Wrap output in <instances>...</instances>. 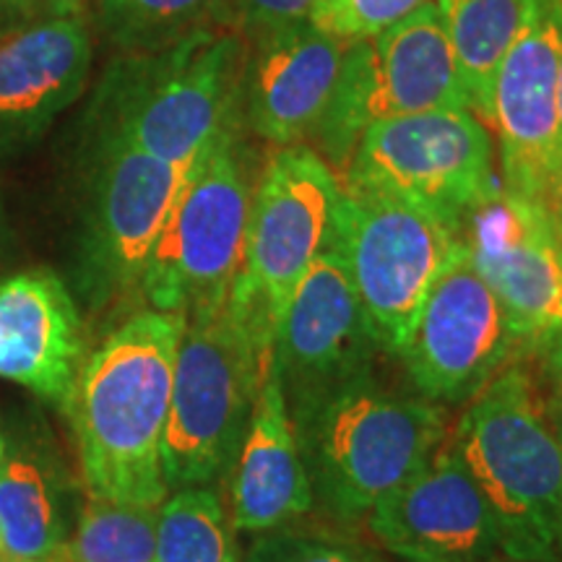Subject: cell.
<instances>
[{
    "label": "cell",
    "instance_id": "32",
    "mask_svg": "<svg viewBox=\"0 0 562 562\" xmlns=\"http://www.w3.org/2000/svg\"><path fill=\"white\" fill-rule=\"evenodd\" d=\"M558 117H560V146H562V53H560V68H558Z\"/></svg>",
    "mask_w": 562,
    "mask_h": 562
},
{
    "label": "cell",
    "instance_id": "5",
    "mask_svg": "<svg viewBox=\"0 0 562 562\" xmlns=\"http://www.w3.org/2000/svg\"><path fill=\"white\" fill-rule=\"evenodd\" d=\"M313 508L336 521L368 518L446 440V414L422 396L393 393L375 372L292 417Z\"/></svg>",
    "mask_w": 562,
    "mask_h": 562
},
{
    "label": "cell",
    "instance_id": "20",
    "mask_svg": "<svg viewBox=\"0 0 562 562\" xmlns=\"http://www.w3.org/2000/svg\"><path fill=\"white\" fill-rule=\"evenodd\" d=\"M232 524L248 533L292 526L313 510V492L297 435L273 368L232 463Z\"/></svg>",
    "mask_w": 562,
    "mask_h": 562
},
{
    "label": "cell",
    "instance_id": "37",
    "mask_svg": "<svg viewBox=\"0 0 562 562\" xmlns=\"http://www.w3.org/2000/svg\"><path fill=\"white\" fill-rule=\"evenodd\" d=\"M0 562H5V558H3V554H0Z\"/></svg>",
    "mask_w": 562,
    "mask_h": 562
},
{
    "label": "cell",
    "instance_id": "4",
    "mask_svg": "<svg viewBox=\"0 0 562 562\" xmlns=\"http://www.w3.org/2000/svg\"><path fill=\"white\" fill-rule=\"evenodd\" d=\"M245 53L240 34L214 24L159 50L121 55L94 97L91 131L188 170L211 140L240 121Z\"/></svg>",
    "mask_w": 562,
    "mask_h": 562
},
{
    "label": "cell",
    "instance_id": "7",
    "mask_svg": "<svg viewBox=\"0 0 562 562\" xmlns=\"http://www.w3.org/2000/svg\"><path fill=\"white\" fill-rule=\"evenodd\" d=\"M461 248V224L391 195L341 188L331 250L341 258L378 344L393 355Z\"/></svg>",
    "mask_w": 562,
    "mask_h": 562
},
{
    "label": "cell",
    "instance_id": "29",
    "mask_svg": "<svg viewBox=\"0 0 562 562\" xmlns=\"http://www.w3.org/2000/svg\"><path fill=\"white\" fill-rule=\"evenodd\" d=\"M87 3L89 0H0V30L26 21L87 13Z\"/></svg>",
    "mask_w": 562,
    "mask_h": 562
},
{
    "label": "cell",
    "instance_id": "13",
    "mask_svg": "<svg viewBox=\"0 0 562 562\" xmlns=\"http://www.w3.org/2000/svg\"><path fill=\"white\" fill-rule=\"evenodd\" d=\"M381 349L341 258L328 248L286 300L273 326L271 368L290 417L372 375Z\"/></svg>",
    "mask_w": 562,
    "mask_h": 562
},
{
    "label": "cell",
    "instance_id": "36",
    "mask_svg": "<svg viewBox=\"0 0 562 562\" xmlns=\"http://www.w3.org/2000/svg\"><path fill=\"white\" fill-rule=\"evenodd\" d=\"M490 562H521V560H513V558H508V560H490Z\"/></svg>",
    "mask_w": 562,
    "mask_h": 562
},
{
    "label": "cell",
    "instance_id": "25",
    "mask_svg": "<svg viewBox=\"0 0 562 562\" xmlns=\"http://www.w3.org/2000/svg\"><path fill=\"white\" fill-rule=\"evenodd\" d=\"M157 516L154 505L89 497L68 542L70 562H157Z\"/></svg>",
    "mask_w": 562,
    "mask_h": 562
},
{
    "label": "cell",
    "instance_id": "18",
    "mask_svg": "<svg viewBox=\"0 0 562 562\" xmlns=\"http://www.w3.org/2000/svg\"><path fill=\"white\" fill-rule=\"evenodd\" d=\"M344 50L347 42L311 21L252 40L240 83L243 128L277 146L311 138L334 94Z\"/></svg>",
    "mask_w": 562,
    "mask_h": 562
},
{
    "label": "cell",
    "instance_id": "2",
    "mask_svg": "<svg viewBox=\"0 0 562 562\" xmlns=\"http://www.w3.org/2000/svg\"><path fill=\"white\" fill-rule=\"evenodd\" d=\"M273 318L243 277L188 313L161 442L167 492L209 487L229 472L271 370Z\"/></svg>",
    "mask_w": 562,
    "mask_h": 562
},
{
    "label": "cell",
    "instance_id": "31",
    "mask_svg": "<svg viewBox=\"0 0 562 562\" xmlns=\"http://www.w3.org/2000/svg\"><path fill=\"white\" fill-rule=\"evenodd\" d=\"M547 209H550L552 220H554V224H558V232L562 237V159H560L558 172H554L550 195H547Z\"/></svg>",
    "mask_w": 562,
    "mask_h": 562
},
{
    "label": "cell",
    "instance_id": "26",
    "mask_svg": "<svg viewBox=\"0 0 562 562\" xmlns=\"http://www.w3.org/2000/svg\"><path fill=\"white\" fill-rule=\"evenodd\" d=\"M430 0H318L311 24L344 42L368 40L398 24Z\"/></svg>",
    "mask_w": 562,
    "mask_h": 562
},
{
    "label": "cell",
    "instance_id": "33",
    "mask_svg": "<svg viewBox=\"0 0 562 562\" xmlns=\"http://www.w3.org/2000/svg\"><path fill=\"white\" fill-rule=\"evenodd\" d=\"M547 404H550V402H547ZM550 414H552L554 430H558V438H560V446H562V409H558V406L550 404ZM560 560H562V547H560Z\"/></svg>",
    "mask_w": 562,
    "mask_h": 562
},
{
    "label": "cell",
    "instance_id": "21",
    "mask_svg": "<svg viewBox=\"0 0 562 562\" xmlns=\"http://www.w3.org/2000/svg\"><path fill=\"white\" fill-rule=\"evenodd\" d=\"M66 492L50 456L5 440L0 459V554L5 562H50L68 552Z\"/></svg>",
    "mask_w": 562,
    "mask_h": 562
},
{
    "label": "cell",
    "instance_id": "15",
    "mask_svg": "<svg viewBox=\"0 0 562 562\" xmlns=\"http://www.w3.org/2000/svg\"><path fill=\"white\" fill-rule=\"evenodd\" d=\"M341 89L364 128L432 110H472L438 0L368 40L347 42Z\"/></svg>",
    "mask_w": 562,
    "mask_h": 562
},
{
    "label": "cell",
    "instance_id": "17",
    "mask_svg": "<svg viewBox=\"0 0 562 562\" xmlns=\"http://www.w3.org/2000/svg\"><path fill=\"white\" fill-rule=\"evenodd\" d=\"M94 40L87 13L0 30V161L42 138L87 89Z\"/></svg>",
    "mask_w": 562,
    "mask_h": 562
},
{
    "label": "cell",
    "instance_id": "34",
    "mask_svg": "<svg viewBox=\"0 0 562 562\" xmlns=\"http://www.w3.org/2000/svg\"><path fill=\"white\" fill-rule=\"evenodd\" d=\"M3 451H5V438H3V427H0V459H3Z\"/></svg>",
    "mask_w": 562,
    "mask_h": 562
},
{
    "label": "cell",
    "instance_id": "12",
    "mask_svg": "<svg viewBox=\"0 0 562 562\" xmlns=\"http://www.w3.org/2000/svg\"><path fill=\"white\" fill-rule=\"evenodd\" d=\"M560 53L562 0H529L521 30L492 81L487 115L495 131L501 186L542 203L562 159Z\"/></svg>",
    "mask_w": 562,
    "mask_h": 562
},
{
    "label": "cell",
    "instance_id": "24",
    "mask_svg": "<svg viewBox=\"0 0 562 562\" xmlns=\"http://www.w3.org/2000/svg\"><path fill=\"white\" fill-rule=\"evenodd\" d=\"M157 562H240L214 490L186 487L167 495L157 516Z\"/></svg>",
    "mask_w": 562,
    "mask_h": 562
},
{
    "label": "cell",
    "instance_id": "28",
    "mask_svg": "<svg viewBox=\"0 0 562 562\" xmlns=\"http://www.w3.org/2000/svg\"><path fill=\"white\" fill-rule=\"evenodd\" d=\"M318 0H224L222 24L235 30L245 42L263 34L286 30V26L311 21Z\"/></svg>",
    "mask_w": 562,
    "mask_h": 562
},
{
    "label": "cell",
    "instance_id": "6",
    "mask_svg": "<svg viewBox=\"0 0 562 562\" xmlns=\"http://www.w3.org/2000/svg\"><path fill=\"white\" fill-rule=\"evenodd\" d=\"M252 188L250 154L237 121L188 170L140 279L149 307L188 315L227 294L243 271Z\"/></svg>",
    "mask_w": 562,
    "mask_h": 562
},
{
    "label": "cell",
    "instance_id": "35",
    "mask_svg": "<svg viewBox=\"0 0 562 562\" xmlns=\"http://www.w3.org/2000/svg\"><path fill=\"white\" fill-rule=\"evenodd\" d=\"M50 562H70V554H68V552H63L60 558H55V560H50Z\"/></svg>",
    "mask_w": 562,
    "mask_h": 562
},
{
    "label": "cell",
    "instance_id": "11",
    "mask_svg": "<svg viewBox=\"0 0 562 562\" xmlns=\"http://www.w3.org/2000/svg\"><path fill=\"white\" fill-rule=\"evenodd\" d=\"M521 344L508 313L474 269L463 245L446 273L435 281L398 349L409 381L432 404H463L474 398Z\"/></svg>",
    "mask_w": 562,
    "mask_h": 562
},
{
    "label": "cell",
    "instance_id": "23",
    "mask_svg": "<svg viewBox=\"0 0 562 562\" xmlns=\"http://www.w3.org/2000/svg\"><path fill=\"white\" fill-rule=\"evenodd\" d=\"M87 9L89 26L104 45L117 55H136L222 24L224 0H89Z\"/></svg>",
    "mask_w": 562,
    "mask_h": 562
},
{
    "label": "cell",
    "instance_id": "14",
    "mask_svg": "<svg viewBox=\"0 0 562 562\" xmlns=\"http://www.w3.org/2000/svg\"><path fill=\"white\" fill-rule=\"evenodd\" d=\"M461 237L521 349H542L562 328V237L547 203L501 186L463 216Z\"/></svg>",
    "mask_w": 562,
    "mask_h": 562
},
{
    "label": "cell",
    "instance_id": "27",
    "mask_svg": "<svg viewBox=\"0 0 562 562\" xmlns=\"http://www.w3.org/2000/svg\"><path fill=\"white\" fill-rule=\"evenodd\" d=\"M245 562H375L357 544L292 526L256 533Z\"/></svg>",
    "mask_w": 562,
    "mask_h": 562
},
{
    "label": "cell",
    "instance_id": "10",
    "mask_svg": "<svg viewBox=\"0 0 562 562\" xmlns=\"http://www.w3.org/2000/svg\"><path fill=\"white\" fill-rule=\"evenodd\" d=\"M341 180L311 146H279L252 188L240 277L277 318L328 248Z\"/></svg>",
    "mask_w": 562,
    "mask_h": 562
},
{
    "label": "cell",
    "instance_id": "16",
    "mask_svg": "<svg viewBox=\"0 0 562 562\" xmlns=\"http://www.w3.org/2000/svg\"><path fill=\"white\" fill-rule=\"evenodd\" d=\"M372 537L404 562H490L501 533L451 440L370 510Z\"/></svg>",
    "mask_w": 562,
    "mask_h": 562
},
{
    "label": "cell",
    "instance_id": "19",
    "mask_svg": "<svg viewBox=\"0 0 562 562\" xmlns=\"http://www.w3.org/2000/svg\"><path fill=\"white\" fill-rule=\"evenodd\" d=\"M81 364V315L68 286L45 269L0 281V378L66 409Z\"/></svg>",
    "mask_w": 562,
    "mask_h": 562
},
{
    "label": "cell",
    "instance_id": "1",
    "mask_svg": "<svg viewBox=\"0 0 562 562\" xmlns=\"http://www.w3.org/2000/svg\"><path fill=\"white\" fill-rule=\"evenodd\" d=\"M186 313H133L83 360L66 406L89 497L167 501L161 442Z\"/></svg>",
    "mask_w": 562,
    "mask_h": 562
},
{
    "label": "cell",
    "instance_id": "8",
    "mask_svg": "<svg viewBox=\"0 0 562 562\" xmlns=\"http://www.w3.org/2000/svg\"><path fill=\"white\" fill-rule=\"evenodd\" d=\"M341 188L383 193L461 224L501 188L495 138L472 110H432L372 123Z\"/></svg>",
    "mask_w": 562,
    "mask_h": 562
},
{
    "label": "cell",
    "instance_id": "30",
    "mask_svg": "<svg viewBox=\"0 0 562 562\" xmlns=\"http://www.w3.org/2000/svg\"><path fill=\"white\" fill-rule=\"evenodd\" d=\"M539 355H542L544 381L550 385V396H547V402L562 409V328L544 344L542 349H539Z\"/></svg>",
    "mask_w": 562,
    "mask_h": 562
},
{
    "label": "cell",
    "instance_id": "3",
    "mask_svg": "<svg viewBox=\"0 0 562 562\" xmlns=\"http://www.w3.org/2000/svg\"><path fill=\"white\" fill-rule=\"evenodd\" d=\"M453 451L490 505L501 550L521 562H558L562 547V446L547 396L510 362L469 398Z\"/></svg>",
    "mask_w": 562,
    "mask_h": 562
},
{
    "label": "cell",
    "instance_id": "9",
    "mask_svg": "<svg viewBox=\"0 0 562 562\" xmlns=\"http://www.w3.org/2000/svg\"><path fill=\"white\" fill-rule=\"evenodd\" d=\"M76 281L94 307L140 292L146 263L191 167L167 165L110 133H89Z\"/></svg>",
    "mask_w": 562,
    "mask_h": 562
},
{
    "label": "cell",
    "instance_id": "22",
    "mask_svg": "<svg viewBox=\"0 0 562 562\" xmlns=\"http://www.w3.org/2000/svg\"><path fill=\"white\" fill-rule=\"evenodd\" d=\"M472 112L487 123L492 81L516 40L529 0H438Z\"/></svg>",
    "mask_w": 562,
    "mask_h": 562
}]
</instances>
